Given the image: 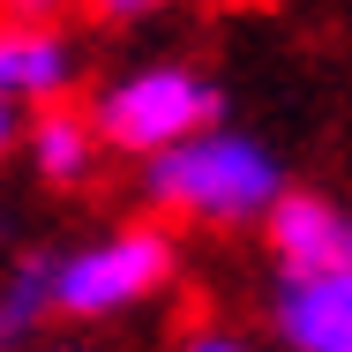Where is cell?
Listing matches in <instances>:
<instances>
[{
  "label": "cell",
  "mask_w": 352,
  "mask_h": 352,
  "mask_svg": "<svg viewBox=\"0 0 352 352\" xmlns=\"http://www.w3.org/2000/svg\"><path fill=\"white\" fill-rule=\"evenodd\" d=\"M285 195V165L270 142L240 135V128H195L188 142L142 157V203L188 225H255Z\"/></svg>",
  "instance_id": "cell-1"
},
{
  "label": "cell",
  "mask_w": 352,
  "mask_h": 352,
  "mask_svg": "<svg viewBox=\"0 0 352 352\" xmlns=\"http://www.w3.org/2000/svg\"><path fill=\"white\" fill-rule=\"evenodd\" d=\"M217 113H225L217 82L180 68V60H142V68L113 75L98 90V105H90L105 150H120V157H157V150L188 142L195 128H210Z\"/></svg>",
  "instance_id": "cell-2"
},
{
  "label": "cell",
  "mask_w": 352,
  "mask_h": 352,
  "mask_svg": "<svg viewBox=\"0 0 352 352\" xmlns=\"http://www.w3.org/2000/svg\"><path fill=\"white\" fill-rule=\"evenodd\" d=\"M173 232L165 225H113L82 248H60V278H53V307L68 322H105L128 315L142 300H157L173 285Z\"/></svg>",
  "instance_id": "cell-3"
},
{
  "label": "cell",
  "mask_w": 352,
  "mask_h": 352,
  "mask_svg": "<svg viewBox=\"0 0 352 352\" xmlns=\"http://www.w3.org/2000/svg\"><path fill=\"white\" fill-rule=\"evenodd\" d=\"M270 338L285 352H352V270H278Z\"/></svg>",
  "instance_id": "cell-4"
},
{
  "label": "cell",
  "mask_w": 352,
  "mask_h": 352,
  "mask_svg": "<svg viewBox=\"0 0 352 352\" xmlns=\"http://www.w3.org/2000/svg\"><path fill=\"white\" fill-rule=\"evenodd\" d=\"M75 75H82V53L53 15H15L0 30V98L8 105H60Z\"/></svg>",
  "instance_id": "cell-5"
},
{
  "label": "cell",
  "mask_w": 352,
  "mask_h": 352,
  "mask_svg": "<svg viewBox=\"0 0 352 352\" xmlns=\"http://www.w3.org/2000/svg\"><path fill=\"white\" fill-rule=\"evenodd\" d=\"M263 248L278 255V270H352V210L315 188H285L263 217Z\"/></svg>",
  "instance_id": "cell-6"
},
{
  "label": "cell",
  "mask_w": 352,
  "mask_h": 352,
  "mask_svg": "<svg viewBox=\"0 0 352 352\" xmlns=\"http://www.w3.org/2000/svg\"><path fill=\"white\" fill-rule=\"evenodd\" d=\"M23 150H30V173H38L45 188H82V180L98 173L105 135H98V120L75 113V105H38V120H30Z\"/></svg>",
  "instance_id": "cell-7"
},
{
  "label": "cell",
  "mask_w": 352,
  "mask_h": 352,
  "mask_svg": "<svg viewBox=\"0 0 352 352\" xmlns=\"http://www.w3.org/2000/svg\"><path fill=\"white\" fill-rule=\"evenodd\" d=\"M53 278H60V255H53V248H30V255L8 270V292H0V345L8 352L30 345L45 315H60V307H53Z\"/></svg>",
  "instance_id": "cell-8"
},
{
  "label": "cell",
  "mask_w": 352,
  "mask_h": 352,
  "mask_svg": "<svg viewBox=\"0 0 352 352\" xmlns=\"http://www.w3.org/2000/svg\"><path fill=\"white\" fill-rule=\"evenodd\" d=\"M173 352H263L248 330H232V322H188L180 338H173Z\"/></svg>",
  "instance_id": "cell-9"
},
{
  "label": "cell",
  "mask_w": 352,
  "mask_h": 352,
  "mask_svg": "<svg viewBox=\"0 0 352 352\" xmlns=\"http://www.w3.org/2000/svg\"><path fill=\"white\" fill-rule=\"evenodd\" d=\"M165 0H98V15L105 23H142V15H157Z\"/></svg>",
  "instance_id": "cell-10"
},
{
  "label": "cell",
  "mask_w": 352,
  "mask_h": 352,
  "mask_svg": "<svg viewBox=\"0 0 352 352\" xmlns=\"http://www.w3.org/2000/svg\"><path fill=\"white\" fill-rule=\"evenodd\" d=\"M15 15H53V8H68V0H8Z\"/></svg>",
  "instance_id": "cell-11"
},
{
  "label": "cell",
  "mask_w": 352,
  "mask_h": 352,
  "mask_svg": "<svg viewBox=\"0 0 352 352\" xmlns=\"http://www.w3.org/2000/svg\"><path fill=\"white\" fill-rule=\"evenodd\" d=\"M53 352H75V345H53Z\"/></svg>",
  "instance_id": "cell-12"
}]
</instances>
